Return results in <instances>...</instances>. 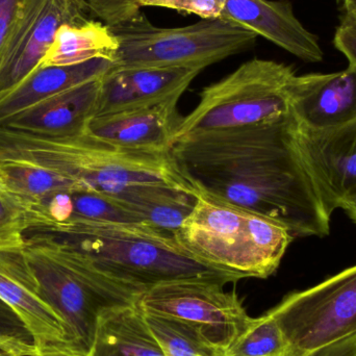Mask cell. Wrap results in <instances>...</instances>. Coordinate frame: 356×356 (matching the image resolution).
<instances>
[{"label": "cell", "mask_w": 356, "mask_h": 356, "mask_svg": "<svg viewBox=\"0 0 356 356\" xmlns=\"http://www.w3.org/2000/svg\"><path fill=\"white\" fill-rule=\"evenodd\" d=\"M35 339L24 322L0 299V356L37 355Z\"/></svg>", "instance_id": "d4e9b609"}, {"label": "cell", "mask_w": 356, "mask_h": 356, "mask_svg": "<svg viewBox=\"0 0 356 356\" xmlns=\"http://www.w3.org/2000/svg\"><path fill=\"white\" fill-rule=\"evenodd\" d=\"M0 160L37 165L104 194L148 184L194 192L170 150L127 149L86 131L71 137H47L0 127Z\"/></svg>", "instance_id": "7a4b0ae2"}, {"label": "cell", "mask_w": 356, "mask_h": 356, "mask_svg": "<svg viewBox=\"0 0 356 356\" xmlns=\"http://www.w3.org/2000/svg\"><path fill=\"white\" fill-rule=\"evenodd\" d=\"M175 236L197 261L234 282L275 273L294 240L274 220L199 194Z\"/></svg>", "instance_id": "277c9868"}, {"label": "cell", "mask_w": 356, "mask_h": 356, "mask_svg": "<svg viewBox=\"0 0 356 356\" xmlns=\"http://www.w3.org/2000/svg\"><path fill=\"white\" fill-rule=\"evenodd\" d=\"M27 225L16 200L0 191V249L23 248Z\"/></svg>", "instance_id": "484cf974"}, {"label": "cell", "mask_w": 356, "mask_h": 356, "mask_svg": "<svg viewBox=\"0 0 356 356\" xmlns=\"http://www.w3.org/2000/svg\"><path fill=\"white\" fill-rule=\"evenodd\" d=\"M288 351L282 328L268 312L253 318L249 327L227 349L226 356H286Z\"/></svg>", "instance_id": "cb8c5ba5"}, {"label": "cell", "mask_w": 356, "mask_h": 356, "mask_svg": "<svg viewBox=\"0 0 356 356\" xmlns=\"http://www.w3.org/2000/svg\"><path fill=\"white\" fill-rule=\"evenodd\" d=\"M289 114L249 129L188 136L171 156L196 194L274 220L294 238L330 232L313 178L297 146Z\"/></svg>", "instance_id": "6da1fadb"}, {"label": "cell", "mask_w": 356, "mask_h": 356, "mask_svg": "<svg viewBox=\"0 0 356 356\" xmlns=\"http://www.w3.org/2000/svg\"><path fill=\"white\" fill-rule=\"evenodd\" d=\"M90 14L110 27L118 26L141 14V0H83Z\"/></svg>", "instance_id": "4316f807"}, {"label": "cell", "mask_w": 356, "mask_h": 356, "mask_svg": "<svg viewBox=\"0 0 356 356\" xmlns=\"http://www.w3.org/2000/svg\"><path fill=\"white\" fill-rule=\"evenodd\" d=\"M83 0H27L0 58V95L41 64L63 25L90 20Z\"/></svg>", "instance_id": "30bf717a"}, {"label": "cell", "mask_w": 356, "mask_h": 356, "mask_svg": "<svg viewBox=\"0 0 356 356\" xmlns=\"http://www.w3.org/2000/svg\"><path fill=\"white\" fill-rule=\"evenodd\" d=\"M73 188H89L37 165L0 160V191L15 199L20 207Z\"/></svg>", "instance_id": "7402d4cb"}, {"label": "cell", "mask_w": 356, "mask_h": 356, "mask_svg": "<svg viewBox=\"0 0 356 356\" xmlns=\"http://www.w3.org/2000/svg\"><path fill=\"white\" fill-rule=\"evenodd\" d=\"M33 356H87L73 348H54L39 351Z\"/></svg>", "instance_id": "1f68e13d"}, {"label": "cell", "mask_w": 356, "mask_h": 356, "mask_svg": "<svg viewBox=\"0 0 356 356\" xmlns=\"http://www.w3.org/2000/svg\"><path fill=\"white\" fill-rule=\"evenodd\" d=\"M112 66V60L99 58L68 66L39 67L16 87L0 95V124L56 94L100 79Z\"/></svg>", "instance_id": "ac0fdd59"}, {"label": "cell", "mask_w": 356, "mask_h": 356, "mask_svg": "<svg viewBox=\"0 0 356 356\" xmlns=\"http://www.w3.org/2000/svg\"><path fill=\"white\" fill-rule=\"evenodd\" d=\"M289 351L299 356L356 334V265L318 286L294 292L269 312Z\"/></svg>", "instance_id": "ba28073f"}, {"label": "cell", "mask_w": 356, "mask_h": 356, "mask_svg": "<svg viewBox=\"0 0 356 356\" xmlns=\"http://www.w3.org/2000/svg\"><path fill=\"white\" fill-rule=\"evenodd\" d=\"M118 41L114 68L204 69L250 49L257 35L223 19H202L188 26L163 29L145 15L111 27Z\"/></svg>", "instance_id": "52a82bcc"}, {"label": "cell", "mask_w": 356, "mask_h": 356, "mask_svg": "<svg viewBox=\"0 0 356 356\" xmlns=\"http://www.w3.org/2000/svg\"><path fill=\"white\" fill-rule=\"evenodd\" d=\"M118 46L112 29L102 21L63 25L39 67L68 66L99 58L113 60Z\"/></svg>", "instance_id": "44dd1931"}, {"label": "cell", "mask_w": 356, "mask_h": 356, "mask_svg": "<svg viewBox=\"0 0 356 356\" xmlns=\"http://www.w3.org/2000/svg\"><path fill=\"white\" fill-rule=\"evenodd\" d=\"M143 223L175 236L194 209L196 193L166 184H134L108 194Z\"/></svg>", "instance_id": "ffe728a7"}, {"label": "cell", "mask_w": 356, "mask_h": 356, "mask_svg": "<svg viewBox=\"0 0 356 356\" xmlns=\"http://www.w3.org/2000/svg\"><path fill=\"white\" fill-rule=\"evenodd\" d=\"M334 44L356 68V15L346 12L334 33Z\"/></svg>", "instance_id": "f1b7e54d"}, {"label": "cell", "mask_w": 356, "mask_h": 356, "mask_svg": "<svg viewBox=\"0 0 356 356\" xmlns=\"http://www.w3.org/2000/svg\"><path fill=\"white\" fill-rule=\"evenodd\" d=\"M179 99L96 115L88 123L86 133L127 149L168 152L184 118L178 113Z\"/></svg>", "instance_id": "5bb4252c"}, {"label": "cell", "mask_w": 356, "mask_h": 356, "mask_svg": "<svg viewBox=\"0 0 356 356\" xmlns=\"http://www.w3.org/2000/svg\"><path fill=\"white\" fill-rule=\"evenodd\" d=\"M292 67L253 58L207 86L196 108L184 117L173 143L188 136L249 129L291 113ZM173 145V144H172Z\"/></svg>", "instance_id": "8992f818"}, {"label": "cell", "mask_w": 356, "mask_h": 356, "mask_svg": "<svg viewBox=\"0 0 356 356\" xmlns=\"http://www.w3.org/2000/svg\"><path fill=\"white\" fill-rule=\"evenodd\" d=\"M342 3L347 13L356 15V0H342Z\"/></svg>", "instance_id": "836d02e7"}, {"label": "cell", "mask_w": 356, "mask_h": 356, "mask_svg": "<svg viewBox=\"0 0 356 356\" xmlns=\"http://www.w3.org/2000/svg\"><path fill=\"white\" fill-rule=\"evenodd\" d=\"M102 77L47 98L4 121L0 127L47 137H71L86 131L97 114Z\"/></svg>", "instance_id": "e0dca14e"}, {"label": "cell", "mask_w": 356, "mask_h": 356, "mask_svg": "<svg viewBox=\"0 0 356 356\" xmlns=\"http://www.w3.org/2000/svg\"><path fill=\"white\" fill-rule=\"evenodd\" d=\"M27 0H0V58Z\"/></svg>", "instance_id": "f546056e"}, {"label": "cell", "mask_w": 356, "mask_h": 356, "mask_svg": "<svg viewBox=\"0 0 356 356\" xmlns=\"http://www.w3.org/2000/svg\"><path fill=\"white\" fill-rule=\"evenodd\" d=\"M87 356L166 355L137 302L108 309L100 315Z\"/></svg>", "instance_id": "d6986e66"}, {"label": "cell", "mask_w": 356, "mask_h": 356, "mask_svg": "<svg viewBox=\"0 0 356 356\" xmlns=\"http://www.w3.org/2000/svg\"><path fill=\"white\" fill-rule=\"evenodd\" d=\"M45 236L93 264L115 280L145 292L190 278H232L193 257L173 234L145 223L81 222L25 236Z\"/></svg>", "instance_id": "3957f363"}, {"label": "cell", "mask_w": 356, "mask_h": 356, "mask_svg": "<svg viewBox=\"0 0 356 356\" xmlns=\"http://www.w3.org/2000/svg\"><path fill=\"white\" fill-rule=\"evenodd\" d=\"M291 114L313 131L337 129L356 119V68L296 75L291 86Z\"/></svg>", "instance_id": "4fadbf2b"}, {"label": "cell", "mask_w": 356, "mask_h": 356, "mask_svg": "<svg viewBox=\"0 0 356 356\" xmlns=\"http://www.w3.org/2000/svg\"><path fill=\"white\" fill-rule=\"evenodd\" d=\"M343 209L346 211L348 217L350 218V219L356 224V197L351 199L349 202H347L346 205L343 207Z\"/></svg>", "instance_id": "d6a6232c"}, {"label": "cell", "mask_w": 356, "mask_h": 356, "mask_svg": "<svg viewBox=\"0 0 356 356\" xmlns=\"http://www.w3.org/2000/svg\"><path fill=\"white\" fill-rule=\"evenodd\" d=\"M249 29L305 62H321L318 38L295 16L289 0H225L221 18Z\"/></svg>", "instance_id": "2e32d148"}, {"label": "cell", "mask_w": 356, "mask_h": 356, "mask_svg": "<svg viewBox=\"0 0 356 356\" xmlns=\"http://www.w3.org/2000/svg\"><path fill=\"white\" fill-rule=\"evenodd\" d=\"M299 356H356V334Z\"/></svg>", "instance_id": "4dcf8cb0"}, {"label": "cell", "mask_w": 356, "mask_h": 356, "mask_svg": "<svg viewBox=\"0 0 356 356\" xmlns=\"http://www.w3.org/2000/svg\"><path fill=\"white\" fill-rule=\"evenodd\" d=\"M25 238L24 254L44 298L66 323L73 348L88 355L100 315L135 305L143 291L111 277L50 238Z\"/></svg>", "instance_id": "5b68a950"}, {"label": "cell", "mask_w": 356, "mask_h": 356, "mask_svg": "<svg viewBox=\"0 0 356 356\" xmlns=\"http://www.w3.org/2000/svg\"><path fill=\"white\" fill-rule=\"evenodd\" d=\"M225 0H141V6H156L188 13L202 19H220Z\"/></svg>", "instance_id": "83f0119b"}, {"label": "cell", "mask_w": 356, "mask_h": 356, "mask_svg": "<svg viewBox=\"0 0 356 356\" xmlns=\"http://www.w3.org/2000/svg\"><path fill=\"white\" fill-rule=\"evenodd\" d=\"M297 146L332 217L356 197V119L326 131H313L297 123Z\"/></svg>", "instance_id": "8fae6325"}, {"label": "cell", "mask_w": 356, "mask_h": 356, "mask_svg": "<svg viewBox=\"0 0 356 356\" xmlns=\"http://www.w3.org/2000/svg\"><path fill=\"white\" fill-rule=\"evenodd\" d=\"M144 317L166 356H226L198 326L148 312Z\"/></svg>", "instance_id": "603a6c76"}, {"label": "cell", "mask_w": 356, "mask_h": 356, "mask_svg": "<svg viewBox=\"0 0 356 356\" xmlns=\"http://www.w3.org/2000/svg\"><path fill=\"white\" fill-rule=\"evenodd\" d=\"M200 68H112L102 77L97 114L154 106L181 97ZM95 115V116H96Z\"/></svg>", "instance_id": "9a60e30c"}, {"label": "cell", "mask_w": 356, "mask_h": 356, "mask_svg": "<svg viewBox=\"0 0 356 356\" xmlns=\"http://www.w3.org/2000/svg\"><path fill=\"white\" fill-rule=\"evenodd\" d=\"M0 299L24 322L35 339L38 353L73 348L66 323L42 294L24 247L0 249Z\"/></svg>", "instance_id": "7c38bea8"}, {"label": "cell", "mask_w": 356, "mask_h": 356, "mask_svg": "<svg viewBox=\"0 0 356 356\" xmlns=\"http://www.w3.org/2000/svg\"><path fill=\"white\" fill-rule=\"evenodd\" d=\"M223 280L190 278L152 286L140 295L144 312L198 326L209 341L227 349L249 327L247 314L234 292H226Z\"/></svg>", "instance_id": "9c48e42d"}]
</instances>
